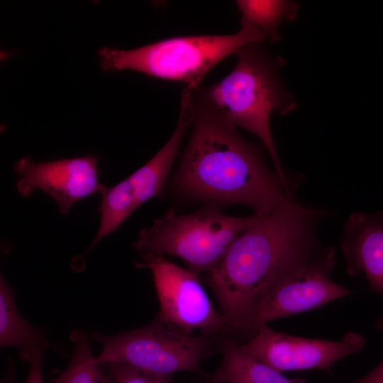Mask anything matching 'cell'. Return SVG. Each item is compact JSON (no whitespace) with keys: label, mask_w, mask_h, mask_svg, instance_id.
I'll return each instance as SVG.
<instances>
[{"label":"cell","mask_w":383,"mask_h":383,"mask_svg":"<svg viewBox=\"0 0 383 383\" xmlns=\"http://www.w3.org/2000/svg\"><path fill=\"white\" fill-rule=\"evenodd\" d=\"M265 39L260 30L241 20L240 30L231 35L172 37L132 50L104 47L98 55L106 72L133 70L182 82L194 91L200 89L208 72L227 56Z\"/></svg>","instance_id":"4"},{"label":"cell","mask_w":383,"mask_h":383,"mask_svg":"<svg viewBox=\"0 0 383 383\" xmlns=\"http://www.w3.org/2000/svg\"><path fill=\"white\" fill-rule=\"evenodd\" d=\"M113 383H171L169 377L151 374L122 363L101 365Z\"/></svg>","instance_id":"17"},{"label":"cell","mask_w":383,"mask_h":383,"mask_svg":"<svg viewBox=\"0 0 383 383\" xmlns=\"http://www.w3.org/2000/svg\"><path fill=\"white\" fill-rule=\"evenodd\" d=\"M321 213L292 200L259 219L233 241L208 283L228 331L249 338L258 304L316 255L314 226Z\"/></svg>","instance_id":"2"},{"label":"cell","mask_w":383,"mask_h":383,"mask_svg":"<svg viewBox=\"0 0 383 383\" xmlns=\"http://www.w3.org/2000/svg\"><path fill=\"white\" fill-rule=\"evenodd\" d=\"M142 259L134 265L152 272L160 303L155 319L188 334L199 331L213 335L228 331L225 318L213 306L198 274L163 256L143 255Z\"/></svg>","instance_id":"7"},{"label":"cell","mask_w":383,"mask_h":383,"mask_svg":"<svg viewBox=\"0 0 383 383\" xmlns=\"http://www.w3.org/2000/svg\"><path fill=\"white\" fill-rule=\"evenodd\" d=\"M192 111V91L184 87L178 121L168 141L143 166L111 187L113 193L133 211L162 191L184 133L191 125Z\"/></svg>","instance_id":"11"},{"label":"cell","mask_w":383,"mask_h":383,"mask_svg":"<svg viewBox=\"0 0 383 383\" xmlns=\"http://www.w3.org/2000/svg\"><path fill=\"white\" fill-rule=\"evenodd\" d=\"M221 365L212 375L214 383H308L303 379H289L282 372L247 354L235 341L223 339Z\"/></svg>","instance_id":"14"},{"label":"cell","mask_w":383,"mask_h":383,"mask_svg":"<svg viewBox=\"0 0 383 383\" xmlns=\"http://www.w3.org/2000/svg\"><path fill=\"white\" fill-rule=\"evenodd\" d=\"M335 261V250L326 248L275 287L252 314L250 338L271 321L318 309L350 294L347 288L331 279Z\"/></svg>","instance_id":"9"},{"label":"cell","mask_w":383,"mask_h":383,"mask_svg":"<svg viewBox=\"0 0 383 383\" xmlns=\"http://www.w3.org/2000/svg\"><path fill=\"white\" fill-rule=\"evenodd\" d=\"M365 345V338L351 331L340 340L333 341L293 336L264 325L240 347L253 358L282 372L328 370L339 360L360 352Z\"/></svg>","instance_id":"8"},{"label":"cell","mask_w":383,"mask_h":383,"mask_svg":"<svg viewBox=\"0 0 383 383\" xmlns=\"http://www.w3.org/2000/svg\"><path fill=\"white\" fill-rule=\"evenodd\" d=\"M236 6L241 20L260 30L270 43L279 41V26L284 20L296 18L299 4L290 1L238 0Z\"/></svg>","instance_id":"15"},{"label":"cell","mask_w":383,"mask_h":383,"mask_svg":"<svg viewBox=\"0 0 383 383\" xmlns=\"http://www.w3.org/2000/svg\"><path fill=\"white\" fill-rule=\"evenodd\" d=\"M13 366L12 362H8V367L6 373L1 379V383H16L14 379Z\"/></svg>","instance_id":"20"},{"label":"cell","mask_w":383,"mask_h":383,"mask_svg":"<svg viewBox=\"0 0 383 383\" xmlns=\"http://www.w3.org/2000/svg\"><path fill=\"white\" fill-rule=\"evenodd\" d=\"M44 353H36L26 362L29 364V371L26 383H45L43 374Z\"/></svg>","instance_id":"18"},{"label":"cell","mask_w":383,"mask_h":383,"mask_svg":"<svg viewBox=\"0 0 383 383\" xmlns=\"http://www.w3.org/2000/svg\"><path fill=\"white\" fill-rule=\"evenodd\" d=\"M13 170L20 176L16 189L21 196L41 189L55 200L63 215L77 201L96 193L101 194L106 188L99 182L96 155L43 162L24 157L14 164Z\"/></svg>","instance_id":"10"},{"label":"cell","mask_w":383,"mask_h":383,"mask_svg":"<svg viewBox=\"0 0 383 383\" xmlns=\"http://www.w3.org/2000/svg\"><path fill=\"white\" fill-rule=\"evenodd\" d=\"M74 352L64 371L53 383H113L93 355L88 334L73 330L70 335Z\"/></svg>","instance_id":"16"},{"label":"cell","mask_w":383,"mask_h":383,"mask_svg":"<svg viewBox=\"0 0 383 383\" xmlns=\"http://www.w3.org/2000/svg\"><path fill=\"white\" fill-rule=\"evenodd\" d=\"M375 328L377 329H383V317L379 318L375 323Z\"/></svg>","instance_id":"21"},{"label":"cell","mask_w":383,"mask_h":383,"mask_svg":"<svg viewBox=\"0 0 383 383\" xmlns=\"http://www.w3.org/2000/svg\"><path fill=\"white\" fill-rule=\"evenodd\" d=\"M255 42L239 49L237 62L222 80L201 89L205 96L234 126L257 135L268 151L276 172L288 184L270 128L274 111L284 115L296 106L294 96L283 86L279 68L283 60L272 56Z\"/></svg>","instance_id":"3"},{"label":"cell","mask_w":383,"mask_h":383,"mask_svg":"<svg viewBox=\"0 0 383 383\" xmlns=\"http://www.w3.org/2000/svg\"><path fill=\"white\" fill-rule=\"evenodd\" d=\"M350 383H383V360L368 374Z\"/></svg>","instance_id":"19"},{"label":"cell","mask_w":383,"mask_h":383,"mask_svg":"<svg viewBox=\"0 0 383 383\" xmlns=\"http://www.w3.org/2000/svg\"><path fill=\"white\" fill-rule=\"evenodd\" d=\"M101 343L99 365L122 363L151 374L169 377L178 372H201L202 359L211 351L213 335H193L155 319L143 327L108 335L91 332Z\"/></svg>","instance_id":"6"},{"label":"cell","mask_w":383,"mask_h":383,"mask_svg":"<svg viewBox=\"0 0 383 383\" xmlns=\"http://www.w3.org/2000/svg\"><path fill=\"white\" fill-rule=\"evenodd\" d=\"M341 245L348 273H364L370 289L383 295V212L350 215Z\"/></svg>","instance_id":"12"},{"label":"cell","mask_w":383,"mask_h":383,"mask_svg":"<svg viewBox=\"0 0 383 383\" xmlns=\"http://www.w3.org/2000/svg\"><path fill=\"white\" fill-rule=\"evenodd\" d=\"M211 383H214L213 382H212Z\"/></svg>","instance_id":"22"},{"label":"cell","mask_w":383,"mask_h":383,"mask_svg":"<svg viewBox=\"0 0 383 383\" xmlns=\"http://www.w3.org/2000/svg\"><path fill=\"white\" fill-rule=\"evenodd\" d=\"M260 216H231L209 204L188 214L170 209L140 231L133 247L142 255L177 257L188 270L199 275L212 270L238 236Z\"/></svg>","instance_id":"5"},{"label":"cell","mask_w":383,"mask_h":383,"mask_svg":"<svg viewBox=\"0 0 383 383\" xmlns=\"http://www.w3.org/2000/svg\"><path fill=\"white\" fill-rule=\"evenodd\" d=\"M0 347L15 348L26 362L33 354L47 349L57 350L40 328L26 321L18 312L13 290L2 274L0 277Z\"/></svg>","instance_id":"13"},{"label":"cell","mask_w":383,"mask_h":383,"mask_svg":"<svg viewBox=\"0 0 383 383\" xmlns=\"http://www.w3.org/2000/svg\"><path fill=\"white\" fill-rule=\"evenodd\" d=\"M191 91L192 133L172 189L218 207L245 204L260 215L292 200L289 184L267 167L262 149L245 140L201 88Z\"/></svg>","instance_id":"1"}]
</instances>
